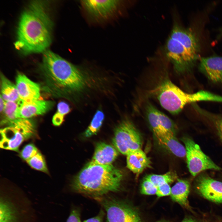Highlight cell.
I'll return each instance as SVG.
<instances>
[{
    "instance_id": "1",
    "label": "cell",
    "mask_w": 222,
    "mask_h": 222,
    "mask_svg": "<svg viewBox=\"0 0 222 222\" xmlns=\"http://www.w3.org/2000/svg\"><path fill=\"white\" fill-rule=\"evenodd\" d=\"M41 69L51 91L74 103L99 89L104 81L49 50L43 52Z\"/></svg>"
},
{
    "instance_id": "2",
    "label": "cell",
    "mask_w": 222,
    "mask_h": 222,
    "mask_svg": "<svg viewBox=\"0 0 222 222\" xmlns=\"http://www.w3.org/2000/svg\"><path fill=\"white\" fill-rule=\"evenodd\" d=\"M53 27L47 3L31 1L20 17L15 48L25 55L44 52L51 42Z\"/></svg>"
},
{
    "instance_id": "3",
    "label": "cell",
    "mask_w": 222,
    "mask_h": 222,
    "mask_svg": "<svg viewBox=\"0 0 222 222\" xmlns=\"http://www.w3.org/2000/svg\"><path fill=\"white\" fill-rule=\"evenodd\" d=\"M123 178L121 171L112 164L88 163L74 178L71 187L74 191L99 198L118 191Z\"/></svg>"
},
{
    "instance_id": "4",
    "label": "cell",
    "mask_w": 222,
    "mask_h": 222,
    "mask_svg": "<svg viewBox=\"0 0 222 222\" xmlns=\"http://www.w3.org/2000/svg\"><path fill=\"white\" fill-rule=\"evenodd\" d=\"M199 49L195 33L175 21L165 44L164 54L175 71L183 73L191 70L199 59Z\"/></svg>"
},
{
    "instance_id": "5",
    "label": "cell",
    "mask_w": 222,
    "mask_h": 222,
    "mask_svg": "<svg viewBox=\"0 0 222 222\" xmlns=\"http://www.w3.org/2000/svg\"><path fill=\"white\" fill-rule=\"evenodd\" d=\"M150 92L164 109L174 115L179 113L186 105L191 103L199 101L222 102V97L208 91L186 92L167 77L164 78Z\"/></svg>"
},
{
    "instance_id": "6",
    "label": "cell",
    "mask_w": 222,
    "mask_h": 222,
    "mask_svg": "<svg viewBox=\"0 0 222 222\" xmlns=\"http://www.w3.org/2000/svg\"><path fill=\"white\" fill-rule=\"evenodd\" d=\"M31 202L26 195L1 192L0 222H33L34 214Z\"/></svg>"
},
{
    "instance_id": "7",
    "label": "cell",
    "mask_w": 222,
    "mask_h": 222,
    "mask_svg": "<svg viewBox=\"0 0 222 222\" xmlns=\"http://www.w3.org/2000/svg\"><path fill=\"white\" fill-rule=\"evenodd\" d=\"M112 141L118 151L126 155L141 149L142 144L140 133L128 118L123 119L116 127Z\"/></svg>"
},
{
    "instance_id": "8",
    "label": "cell",
    "mask_w": 222,
    "mask_h": 222,
    "mask_svg": "<svg viewBox=\"0 0 222 222\" xmlns=\"http://www.w3.org/2000/svg\"><path fill=\"white\" fill-rule=\"evenodd\" d=\"M186 151L187 165L193 176L208 169L220 170V168L202 151L199 146L188 137L182 138Z\"/></svg>"
},
{
    "instance_id": "9",
    "label": "cell",
    "mask_w": 222,
    "mask_h": 222,
    "mask_svg": "<svg viewBox=\"0 0 222 222\" xmlns=\"http://www.w3.org/2000/svg\"><path fill=\"white\" fill-rule=\"evenodd\" d=\"M101 202L106 212L107 222H141L137 213L120 200L108 198Z\"/></svg>"
},
{
    "instance_id": "10",
    "label": "cell",
    "mask_w": 222,
    "mask_h": 222,
    "mask_svg": "<svg viewBox=\"0 0 222 222\" xmlns=\"http://www.w3.org/2000/svg\"><path fill=\"white\" fill-rule=\"evenodd\" d=\"M145 114L154 135L166 132L175 134L177 127L174 121L150 102L146 105Z\"/></svg>"
},
{
    "instance_id": "11",
    "label": "cell",
    "mask_w": 222,
    "mask_h": 222,
    "mask_svg": "<svg viewBox=\"0 0 222 222\" xmlns=\"http://www.w3.org/2000/svg\"><path fill=\"white\" fill-rule=\"evenodd\" d=\"M196 188L205 199L216 203H222V182L207 175H202L197 179Z\"/></svg>"
},
{
    "instance_id": "12",
    "label": "cell",
    "mask_w": 222,
    "mask_h": 222,
    "mask_svg": "<svg viewBox=\"0 0 222 222\" xmlns=\"http://www.w3.org/2000/svg\"><path fill=\"white\" fill-rule=\"evenodd\" d=\"M54 105V102L51 101L39 99L27 102L19 99L18 101L16 116L17 118L29 119L46 113Z\"/></svg>"
},
{
    "instance_id": "13",
    "label": "cell",
    "mask_w": 222,
    "mask_h": 222,
    "mask_svg": "<svg viewBox=\"0 0 222 222\" xmlns=\"http://www.w3.org/2000/svg\"><path fill=\"white\" fill-rule=\"evenodd\" d=\"M120 1L88 0L81 1L88 13L96 18L105 19L113 15L119 6Z\"/></svg>"
},
{
    "instance_id": "14",
    "label": "cell",
    "mask_w": 222,
    "mask_h": 222,
    "mask_svg": "<svg viewBox=\"0 0 222 222\" xmlns=\"http://www.w3.org/2000/svg\"><path fill=\"white\" fill-rule=\"evenodd\" d=\"M199 69L212 82L222 84V57H202Z\"/></svg>"
},
{
    "instance_id": "15",
    "label": "cell",
    "mask_w": 222,
    "mask_h": 222,
    "mask_svg": "<svg viewBox=\"0 0 222 222\" xmlns=\"http://www.w3.org/2000/svg\"><path fill=\"white\" fill-rule=\"evenodd\" d=\"M16 81L19 99L27 102L39 99L40 89L39 84L21 73L17 74Z\"/></svg>"
},
{
    "instance_id": "16",
    "label": "cell",
    "mask_w": 222,
    "mask_h": 222,
    "mask_svg": "<svg viewBox=\"0 0 222 222\" xmlns=\"http://www.w3.org/2000/svg\"><path fill=\"white\" fill-rule=\"evenodd\" d=\"M0 133V147L6 150L18 151L19 146L27 139L21 131L12 125L1 129Z\"/></svg>"
},
{
    "instance_id": "17",
    "label": "cell",
    "mask_w": 222,
    "mask_h": 222,
    "mask_svg": "<svg viewBox=\"0 0 222 222\" xmlns=\"http://www.w3.org/2000/svg\"><path fill=\"white\" fill-rule=\"evenodd\" d=\"M118 155L114 147L103 142L97 143L91 161L101 165L111 164Z\"/></svg>"
},
{
    "instance_id": "18",
    "label": "cell",
    "mask_w": 222,
    "mask_h": 222,
    "mask_svg": "<svg viewBox=\"0 0 222 222\" xmlns=\"http://www.w3.org/2000/svg\"><path fill=\"white\" fill-rule=\"evenodd\" d=\"M158 143L166 148L175 155L179 157H184L186 151L175 136V134L166 132L154 135Z\"/></svg>"
},
{
    "instance_id": "19",
    "label": "cell",
    "mask_w": 222,
    "mask_h": 222,
    "mask_svg": "<svg viewBox=\"0 0 222 222\" xmlns=\"http://www.w3.org/2000/svg\"><path fill=\"white\" fill-rule=\"evenodd\" d=\"M127 156V166L134 173L138 175L146 168L150 167L151 162L142 150L133 152Z\"/></svg>"
},
{
    "instance_id": "20",
    "label": "cell",
    "mask_w": 222,
    "mask_h": 222,
    "mask_svg": "<svg viewBox=\"0 0 222 222\" xmlns=\"http://www.w3.org/2000/svg\"><path fill=\"white\" fill-rule=\"evenodd\" d=\"M190 187V183L188 181L179 179L171 188L170 194L173 201L189 209H191L188 199Z\"/></svg>"
},
{
    "instance_id": "21",
    "label": "cell",
    "mask_w": 222,
    "mask_h": 222,
    "mask_svg": "<svg viewBox=\"0 0 222 222\" xmlns=\"http://www.w3.org/2000/svg\"><path fill=\"white\" fill-rule=\"evenodd\" d=\"M1 94L0 96L5 101L18 102L19 97L16 85L1 74Z\"/></svg>"
},
{
    "instance_id": "22",
    "label": "cell",
    "mask_w": 222,
    "mask_h": 222,
    "mask_svg": "<svg viewBox=\"0 0 222 222\" xmlns=\"http://www.w3.org/2000/svg\"><path fill=\"white\" fill-rule=\"evenodd\" d=\"M105 119L103 112L98 109L95 113L91 121L84 133L86 137H89L96 134L101 128Z\"/></svg>"
},
{
    "instance_id": "23",
    "label": "cell",
    "mask_w": 222,
    "mask_h": 222,
    "mask_svg": "<svg viewBox=\"0 0 222 222\" xmlns=\"http://www.w3.org/2000/svg\"><path fill=\"white\" fill-rule=\"evenodd\" d=\"M157 187L166 183H172L177 178L176 173L170 171L163 175L150 174L146 177Z\"/></svg>"
},
{
    "instance_id": "24",
    "label": "cell",
    "mask_w": 222,
    "mask_h": 222,
    "mask_svg": "<svg viewBox=\"0 0 222 222\" xmlns=\"http://www.w3.org/2000/svg\"><path fill=\"white\" fill-rule=\"evenodd\" d=\"M17 107L18 102H5L4 107L2 112L4 114V118L1 121V124L2 125H8L18 118L16 116Z\"/></svg>"
},
{
    "instance_id": "25",
    "label": "cell",
    "mask_w": 222,
    "mask_h": 222,
    "mask_svg": "<svg viewBox=\"0 0 222 222\" xmlns=\"http://www.w3.org/2000/svg\"><path fill=\"white\" fill-rule=\"evenodd\" d=\"M69 105L66 102L62 101L57 105V111L53 117L52 122L54 125L59 126L64 121V117L71 111Z\"/></svg>"
},
{
    "instance_id": "26",
    "label": "cell",
    "mask_w": 222,
    "mask_h": 222,
    "mask_svg": "<svg viewBox=\"0 0 222 222\" xmlns=\"http://www.w3.org/2000/svg\"><path fill=\"white\" fill-rule=\"evenodd\" d=\"M27 162L31 167L34 169L46 173H48L45 158L39 152Z\"/></svg>"
},
{
    "instance_id": "27",
    "label": "cell",
    "mask_w": 222,
    "mask_h": 222,
    "mask_svg": "<svg viewBox=\"0 0 222 222\" xmlns=\"http://www.w3.org/2000/svg\"><path fill=\"white\" fill-rule=\"evenodd\" d=\"M39 152L35 146L32 143L25 145L19 153V156L23 160L27 162Z\"/></svg>"
},
{
    "instance_id": "28",
    "label": "cell",
    "mask_w": 222,
    "mask_h": 222,
    "mask_svg": "<svg viewBox=\"0 0 222 222\" xmlns=\"http://www.w3.org/2000/svg\"><path fill=\"white\" fill-rule=\"evenodd\" d=\"M157 187L146 177L143 179L141 185V192L145 195H153L156 194Z\"/></svg>"
},
{
    "instance_id": "29",
    "label": "cell",
    "mask_w": 222,
    "mask_h": 222,
    "mask_svg": "<svg viewBox=\"0 0 222 222\" xmlns=\"http://www.w3.org/2000/svg\"><path fill=\"white\" fill-rule=\"evenodd\" d=\"M213 121L220 138L222 141V115L213 114L205 113Z\"/></svg>"
},
{
    "instance_id": "30",
    "label": "cell",
    "mask_w": 222,
    "mask_h": 222,
    "mask_svg": "<svg viewBox=\"0 0 222 222\" xmlns=\"http://www.w3.org/2000/svg\"><path fill=\"white\" fill-rule=\"evenodd\" d=\"M171 188L169 183H166L157 187L156 195L158 197L170 195Z\"/></svg>"
},
{
    "instance_id": "31",
    "label": "cell",
    "mask_w": 222,
    "mask_h": 222,
    "mask_svg": "<svg viewBox=\"0 0 222 222\" xmlns=\"http://www.w3.org/2000/svg\"><path fill=\"white\" fill-rule=\"evenodd\" d=\"M66 222H81L79 211L76 209L72 210Z\"/></svg>"
},
{
    "instance_id": "32",
    "label": "cell",
    "mask_w": 222,
    "mask_h": 222,
    "mask_svg": "<svg viewBox=\"0 0 222 222\" xmlns=\"http://www.w3.org/2000/svg\"><path fill=\"white\" fill-rule=\"evenodd\" d=\"M104 216V212L101 211L97 215L85 220L83 222H103Z\"/></svg>"
},
{
    "instance_id": "33",
    "label": "cell",
    "mask_w": 222,
    "mask_h": 222,
    "mask_svg": "<svg viewBox=\"0 0 222 222\" xmlns=\"http://www.w3.org/2000/svg\"><path fill=\"white\" fill-rule=\"evenodd\" d=\"M181 222H202L191 217L185 218Z\"/></svg>"
},
{
    "instance_id": "34",
    "label": "cell",
    "mask_w": 222,
    "mask_h": 222,
    "mask_svg": "<svg viewBox=\"0 0 222 222\" xmlns=\"http://www.w3.org/2000/svg\"><path fill=\"white\" fill-rule=\"evenodd\" d=\"M0 112H3L5 104V101L2 99L1 96H0Z\"/></svg>"
},
{
    "instance_id": "35",
    "label": "cell",
    "mask_w": 222,
    "mask_h": 222,
    "mask_svg": "<svg viewBox=\"0 0 222 222\" xmlns=\"http://www.w3.org/2000/svg\"></svg>"
}]
</instances>
